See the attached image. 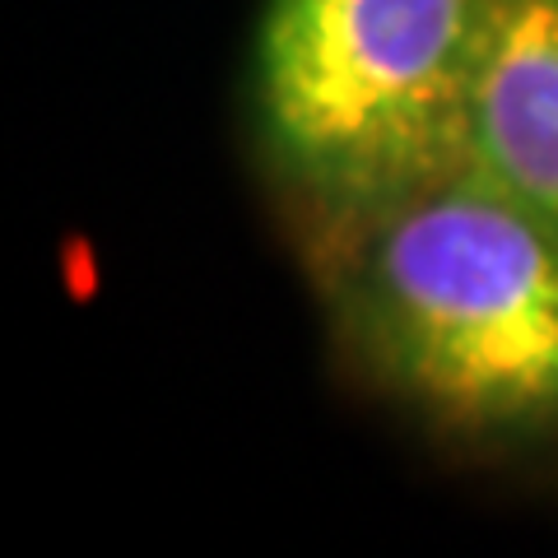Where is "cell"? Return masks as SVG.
Instances as JSON below:
<instances>
[{
    "label": "cell",
    "instance_id": "7a4b0ae2",
    "mask_svg": "<svg viewBox=\"0 0 558 558\" xmlns=\"http://www.w3.org/2000/svg\"><path fill=\"white\" fill-rule=\"evenodd\" d=\"M488 20L494 0H266L252 117L312 229L470 163Z\"/></svg>",
    "mask_w": 558,
    "mask_h": 558
},
{
    "label": "cell",
    "instance_id": "3957f363",
    "mask_svg": "<svg viewBox=\"0 0 558 558\" xmlns=\"http://www.w3.org/2000/svg\"><path fill=\"white\" fill-rule=\"evenodd\" d=\"M470 163L558 219V0H494Z\"/></svg>",
    "mask_w": 558,
    "mask_h": 558
},
{
    "label": "cell",
    "instance_id": "6da1fadb",
    "mask_svg": "<svg viewBox=\"0 0 558 558\" xmlns=\"http://www.w3.org/2000/svg\"><path fill=\"white\" fill-rule=\"evenodd\" d=\"M330 326L377 387L461 438L558 428V219L475 163L312 229Z\"/></svg>",
    "mask_w": 558,
    "mask_h": 558
}]
</instances>
